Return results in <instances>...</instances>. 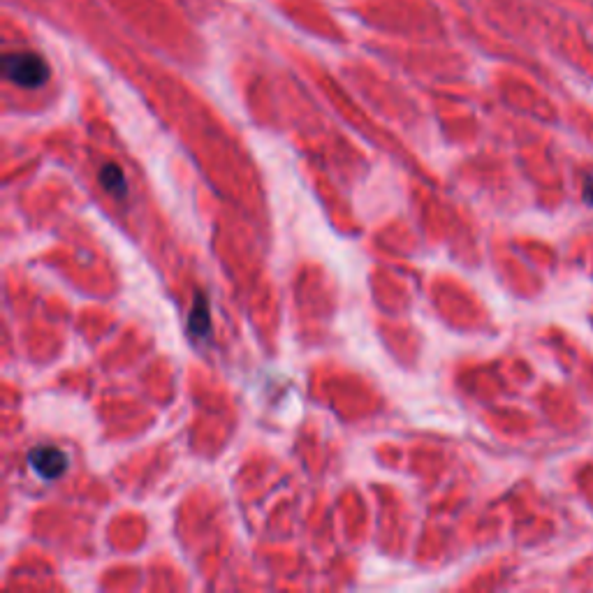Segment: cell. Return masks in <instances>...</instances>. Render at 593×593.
<instances>
[{"mask_svg":"<svg viewBox=\"0 0 593 593\" xmlns=\"http://www.w3.org/2000/svg\"><path fill=\"white\" fill-rule=\"evenodd\" d=\"M3 75L7 82L21 89H40L49 79V65L40 54L33 51H14L3 58Z\"/></svg>","mask_w":593,"mask_h":593,"instance_id":"obj_1","label":"cell"},{"mask_svg":"<svg viewBox=\"0 0 593 593\" xmlns=\"http://www.w3.org/2000/svg\"><path fill=\"white\" fill-rule=\"evenodd\" d=\"M28 464H31L33 471L38 473L42 480L51 482L63 478L70 466V459L58 448H35L31 455H28Z\"/></svg>","mask_w":593,"mask_h":593,"instance_id":"obj_2","label":"cell"},{"mask_svg":"<svg viewBox=\"0 0 593 593\" xmlns=\"http://www.w3.org/2000/svg\"><path fill=\"white\" fill-rule=\"evenodd\" d=\"M100 181H102V186H105L114 197H126L128 188H126V177H123L121 167L105 165L100 172Z\"/></svg>","mask_w":593,"mask_h":593,"instance_id":"obj_3","label":"cell"},{"mask_svg":"<svg viewBox=\"0 0 593 593\" xmlns=\"http://www.w3.org/2000/svg\"><path fill=\"white\" fill-rule=\"evenodd\" d=\"M584 197H587L589 204H593V177L587 181V186H584Z\"/></svg>","mask_w":593,"mask_h":593,"instance_id":"obj_4","label":"cell"}]
</instances>
